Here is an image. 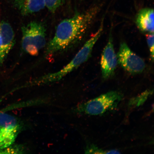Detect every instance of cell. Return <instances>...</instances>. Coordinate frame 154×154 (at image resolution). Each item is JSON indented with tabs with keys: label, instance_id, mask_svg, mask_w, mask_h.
<instances>
[{
	"label": "cell",
	"instance_id": "8fae6325",
	"mask_svg": "<svg viewBox=\"0 0 154 154\" xmlns=\"http://www.w3.org/2000/svg\"><path fill=\"white\" fill-rule=\"evenodd\" d=\"M86 153L95 154H119L120 153L115 150H104L98 148L97 146L91 144L86 148Z\"/></svg>",
	"mask_w": 154,
	"mask_h": 154
},
{
	"label": "cell",
	"instance_id": "30bf717a",
	"mask_svg": "<svg viewBox=\"0 0 154 154\" xmlns=\"http://www.w3.org/2000/svg\"><path fill=\"white\" fill-rule=\"evenodd\" d=\"M151 90H147L143 92L140 95L136 97L133 98L130 102L129 105L132 107H138L143 104L147 99L148 97L151 95L152 92Z\"/></svg>",
	"mask_w": 154,
	"mask_h": 154
},
{
	"label": "cell",
	"instance_id": "ba28073f",
	"mask_svg": "<svg viewBox=\"0 0 154 154\" xmlns=\"http://www.w3.org/2000/svg\"><path fill=\"white\" fill-rule=\"evenodd\" d=\"M137 26L141 31L147 33H154V10L144 8L138 11L136 17Z\"/></svg>",
	"mask_w": 154,
	"mask_h": 154
},
{
	"label": "cell",
	"instance_id": "277c9868",
	"mask_svg": "<svg viewBox=\"0 0 154 154\" xmlns=\"http://www.w3.org/2000/svg\"><path fill=\"white\" fill-rule=\"evenodd\" d=\"M120 92L110 91L82 104L79 106L80 113L90 115H99L116 108L122 99Z\"/></svg>",
	"mask_w": 154,
	"mask_h": 154
},
{
	"label": "cell",
	"instance_id": "4fadbf2b",
	"mask_svg": "<svg viewBox=\"0 0 154 154\" xmlns=\"http://www.w3.org/2000/svg\"><path fill=\"white\" fill-rule=\"evenodd\" d=\"M147 42L152 60H154V33H148L146 36Z\"/></svg>",
	"mask_w": 154,
	"mask_h": 154
},
{
	"label": "cell",
	"instance_id": "9a60e30c",
	"mask_svg": "<svg viewBox=\"0 0 154 154\" xmlns=\"http://www.w3.org/2000/svg\"><path fill=\"white\" fill-rule=\"evenodd\" d=\"M1 23L0 22V45H1V40H2V36L1 33Z\"/></svg>",
	"mask_w": 154,
	"mask_h": 154
},
{
	"label": "cell",
	"instance_id": "3957f363",
	"mask_svg": "<svg viewBox=\"0 0 154 154\" xmlns=\"http://www.w3.org/2000/svg\"><path fill=\"white\" fill-rule=\"evenodd\" d=\"M21 45L23 51L32 56L38 54L45 47L46 28L43 23L32 21L23 26L22 28Z\"/></svg>",
	"mask_w": 154,
	"mask_h": 154
},
{
	"label": "cell",
	"instance_id": "52a82bcc",
	"mask_svg": "<svg viewBox=\"0 0 154 154\" xmlns=\"http://www.w3.org/2000/svg\"><path fill=\"white\" fill-rule=\"evenodd\" d=\"M2 40L0 45V66L2 65L15 44V34L10 24L5 21L1 23Z\"/></svg>",
	"mask_w": 154,
	"mask_h": 154
},
{
	"label": "cell",
	"instance_id": "8992f818",
	"mask_svg": "<svg viewBox=\"0 0 154 154\" xmlns=\"http://www.w3.org/2000/svg\"><path fill=\"white\" fill-rule=\"evenodd\" d=\"M118 63L112 38L110 36L101 55L100 65L103 78L107 79L110 77L116 69Z\"/></svg>",
	"mask_w": 154,
	"mask_h": 154
},
{
	"label": "cell",
	"instance_id": "6da1fadb",
	"mask_svg": "<svg viewBox=\"0 0 154 154\" xmlns=\"http://www.w3.org/2000/svg\"><path fill=\"white\" fill-rule=\"evenodd\" d=\"M99 9L94 7L61 21L58 25L54 36L48 44L45 55L51 56L64 51L79 41L93 22Z\"/></svg>",
	"mask_w": 154,
	"mask_h": 154
},
{
	"label": "cell",
	"instance_id": "7a4b0ae2",
	"mask_svg": "<svg viewBox=\"0 0 154 154\" xmlns=\"http://www.w3.org/2000/svg\"><path fill=\"white\" fill-rule=\"evenodd\" d=\"M103 30V25L102 23L97 32L84 44L73 59L59 72L48 74L40 78L38 80V82H46L60 80L69 73L78 68L88 61L91 56L94 45L101 35Z\"/></svg>",
	"mask_w": 154,
	"mask_h": 154
},
{
	"label": "cell",
	"instance_id": "5b68a950",
	"mask_svg": "<svg viewBox=\"0 0 154 154\" xmlns=\"http://www.w3.org/2000/svg\"><path fill=\"white\" fill-rule=\"evenodd\" d=\"M117 55L118 63L131 74H140L145 69L146 64L143 59L133 52L126 43L121 44Z\"/></svg>",
	"mask_w": 154,
	"mask_h": 154
},
{
	"label": "cell",
	"instance_id": "7c38bea8",
	"mask_svg": "<svg viewBox=\"0 0 154 154\" xmlns=\"http://www.w3.org/2000/svg\"><path fill=\"white\" fill-rule=\"evenodd\" d=\"M45 7L51 13H55L61 6L65 3V0H44Z\"/></svg>",
	"mask_w": 154,
	"mask_h": 154
},
{
	"label": "cell",
	"instance_id": "9c48e42d",
	"mask_svg": "<svg viewBox=\"0 0 154 154\" xmlns=\"http://www.w3.org/2000/svg\"><path fill=\"white\" fill-rule=\"evenodd\" d=\"M13 4L23 16L38 12L45 7L44 0H14Z\"/></svg>",
	"mask_w": 154,
	"mask_h": 154
},
{
	"label": "cell",
	"instance_id": "5bb4252c",
	"mask_svg": "<svg viewBox=\"0 0 154 154\" xmlns=\"http://www.w3.org/2000/svg\"><path fill=\"white\" fill-rule=\"evenodd\" d=\"M7 147V140L4 131L0 126V149Z\"/></svg>",
	"mask_w": 154,
	"mask_h": 154
}]
</instances>
